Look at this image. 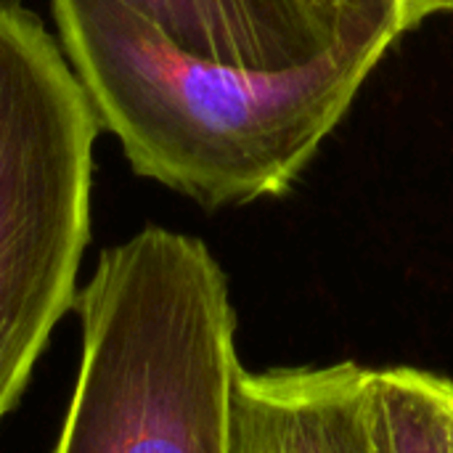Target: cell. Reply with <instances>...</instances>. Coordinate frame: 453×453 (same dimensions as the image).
Returning <instances> with one entry per match:
<instances>
[{
    "label": "cell",
    "instance_id": "obj_4",
    "mask_svg": "<svg viewBox=\"0 0 453 453\" xmlns=\"http://www.w3.org/2000/svg\"><path fill=\"white\" fill-rule=\"evenodd\" d=\"M231 453H377L372 369L353 361L263 374L242 369Z\"/></svg>",
    "mask_w": 453,
    "mask_h": 453
},
{
    "label": "cell",
    "instance_id": "obj_7",
    "mask_svg": "<svg viewBox=\"0 0 453 453\" xmlns=\"http://www.w3.org/2000/svg\"><path fill=\"white\" fill-rule=\"evenodd\" d=\"M350 16H374V13H395L409 27H417L425 16L435 11L453 8V0H332Z\"/></svg>",
    "mask_w": 453,
    "mask_h": 453
},
{
    "label": "cell",
    "instance_id": "obj_1",
    "mask_svg": "<svg viewBox=\"0 0 453 453\" xmlns=\"http://www.w3.org/2000/svg\"><path fill=\"white\" fill-rule=\"evenodd\" d=\"M58 42L130 167L207 210L284 194L411 27L369 16L316 58L247 69L196 58L119 0H50Z\"/></svg>",
    "mask_w": 453,
    "mask_h": 453
},
{
    "label": "cell",
    "instance_id": "obj_6",
    "mask_svg": "<svg viewBox=\"0 0 453 453\" xmlns=\"http://www.w3.org/2000/svg\"><path fill=\"white\" fill-rule=\"evenodd\" d=\"M377 453H453V382L409 366L372 369Z\"/></svg>",
    "mask_w": 453,
    "mask_h": 453
},
{
    "label": "cell",
    "instance_id": "obj_2",
    "mask_svg": "<svg viewBox=\"0 0 453 453\" xmlns=\"http://www.w3.org/2000/svg\"><path fill=\"white\" fill-rule=\"evenodd\" d=\"M74 303L82 361L53 453H231L236 316L204 242L149 226Z\"/></svg>",
    "mask_w": 453,
    "mask_h": 453
},
{
    "label": "cell",
    "instance_id": "obj_3",
    "mask_svg": "<svg viewBox=\"0 0 453 453\" xmlns=\"http://www.w3.org/2000/svg\"><path fill=\"white\" fill-rule=\"evenodd\" d=\"M98 130L61 42L0 0V422L77 300Z\"/></svg>",
    "mask_w": 453,
    "mask_h": 453
},
{
    "label": "cell",
    "instance_id": "obj_5",
    "mask_svg": "<svg viewBox=\"0 0 453 453\" xmlns=\"http://www.w3.org/2000/svg\"><path fill=\"white\" fill-rule=\"evenodd\" d=\"M180 50L228 66H297L369 16L332 0H119ZM382 16V13H374Z\"/></svg>",
    "mask_w": 453,
    "mask_h": 453
}]
</instances>
